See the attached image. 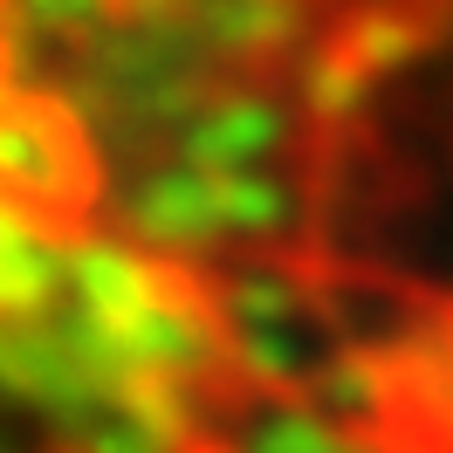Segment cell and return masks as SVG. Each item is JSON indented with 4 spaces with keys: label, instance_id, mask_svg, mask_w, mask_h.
Returning <instances> with one entry per match:
<instances>
[{
    "label": "cell",
    "instance_id": "6da1fadb",
    "mask_svg": "<svg viewBox=\"0 0 453 453\" xmlns=\"http://www.w3.org/2000/svg\"><path fill=\"white\" fill-rule=\"evenodd\" d=\"M0 453H453V0H0Z\"/></svg>",
    "mask_w": 453,
    "mask_h": 453
}]
</instances>
